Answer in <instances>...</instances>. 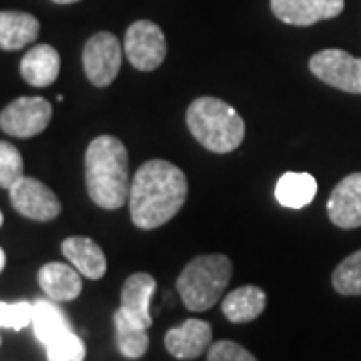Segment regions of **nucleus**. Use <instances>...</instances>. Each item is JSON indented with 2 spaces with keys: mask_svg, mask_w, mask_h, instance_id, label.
<instances>
[{
  "mask_svg": "<svg viewBox=\"0 0 361 361\" xmlns=\"http://www.w3.org/2000/svg\"><path fill=\"white\" fill-rule=\"evenodd\" d=\"M187 195L189 183L177 165L163 159L147 161L130 180V219L139 229H157L179 213Z\"/></svg>",
  "mask_w": 361,
  "mask_h": 361,
  "instance_id": "1",
  "label": "nucleus"
},
{
  "mask_svg": "<svg viewBox=\"0 0 361 361\" xmlns=\"http://www.w3.org/2000/svg\"><path fill=\"white\" fill-rule=\"evenodd\" d=\"M85 179L90 201L106 211L121 209L129 201V153L123 141L101 135L90 141L85 155Z\"/></svg>",
  "mask_w": 361,
  "mask_h": 361,
  "instance_id": "2",
  "label": "nucleus"
},
{
  "mask_svg": "<svg viewBox=\"0 0 361 361\" xmlns=\"http://www.w3.org/2000/svg\"><path fill=\"white\" fill-rule=\"evenodd\" d=\"M187 127L211 153H231L245 139V121L231 104L215 97H199L187 109Z\"/></svg>",
  "mask_w": 361,
  "mask_h": 361,
  "instance_id": "3",
  "label": "nucleus"
},
{
  "mask_svg": "<svg viewBox=\"0 0 361 361\" xmlns=\"http://www.w3.org/2000/svg\"><path fill=\"white\" fill-rule=\"evenodd\" d=\"M231 259L221 253L199 255L187 263L177 279L179 295L189 311H207L219 301L231 281Z\"/></svg>",
  "mask_w": 361,
  "mask_h": 361,
  "instance_id": "4",
  "label": "nucleus"
},
{
  "mask_svg": "<svg viewBox=\"0 0 361 361\" xmlns=\"http://www.w3.org/2000/svg\"><path fill=\"white\" fill-rule=\"evenodd\" d=\"M125 56L137 71L151 73L163 65L167 56V39L161 26L151 20H137L127 28L125 44H123Z\"/></svg>",
  "mask_w": 361,
  "mask_h": 361,
  "instance_id": "5",
  "label": "nucleus"
},
{
  "mask_svg": "<svg viewBox=\"0 0 361 361\" xmlns=\"http://www.w3.org/2000/svg\"><path fill=\"white\" fill-rule=\"evenodd\" d=\"M123 47L113 32H97L92 35L82 51V68L90 85L103 89L109 87L121 71L123 63Z\"/></svg>",
  "mask_w": 361,
  "mask_h": 361,
  "instance_id": "6",
  "label": "nucleus"
},
{
  "mask_svg": "<svg viewBox=\"0 0 361 361\" xmlns=\"http://www.w3.org/2000/svg\"><path fill=\"white\" fill-rule=\"evenodd\" d=\"M52 106L42 97H20L0 113V129L16 139L37 137L51 125Z\"/></svg>",
  "mask_w": 361,
  "mask_h": 361,
  "instance_id": "7",
  "label": "nucleus"
},
{
  "mask_svg": "<svg viewBox=\"0 0 361 361\" xmlns=\"http://www.w3.org/2000/svg\"><path fill=\"white\" fill-rule=\"evenodd\" d=\"M310 71L334 89L361 94V59L349 52L339 49L315 52L310 61Z\"/></svg>",
  "mask_w": 361,
  "mask_h": 361,
  "instance_id": "8",
  "label": "nucleus"
},
{
  "mask_svg": "<svg viewBox=\"0 0 361 361\" xmlns=\"http://www.w3.org/2000/svg\"><path fill=\"white\" fill-rule=\"evenodd\" d=\"M11 203L23 217L52 221L61 215V201L51 189L35 177H23L11 187Z\"/></svg>",
  "mask_w": 361,
  "mask_h": 361,
  "instance_id": "9",
  "label": "nucleus"
},
{
  "mask_svg": "<svg viewBox=\"0 0 361 361\" xmlns=\"http://www.w3.org/2000/svg\"><path fill=\"white\" fill-rule=\"evenodd\" d=\"M345 0H271L273 14L291 26H311L343 13Z\"/></svg>",
  "mask_w": 361,
  "mask_h": 361,
  "instance_id": "10",
  "label": "nucleus"
},
{
  "mask_svg": "<svg viewBox=\"0 0 361 361\" xmlns=\"http://www.w3.org/2000/svg\"><path fill=\"white\" fill-rule=\"evenodd\" d=\"M327 215L339 229L361 227V173H351L337 183L327 201Z\"/></svg>",
  "mask_w": 361,
  "mask_h": 361,
  "instance_id": "11",
  "label": "nucleus"
},
{
  "mask_svg": "<svg viewBox=\"0 0 361 361\" xmlns=\"http://www.w3.org/2000/svg\"><path fill=\"white\" fill-rule=\"evenodd\" d=\"M213 329L203 319H187L177 327L169 329L165 348L177 360H197L211 348Z\"/></svg>",
  "mask_w": 361,
  "mask_h": 361,
  "instance_id": "12",
  "label": "nucleus"
},
{
  "mask_svg": "<svg viewBox=\"0 0 361 361\" xmlns=\"http://www.w3.org/2000/svg\"><path fill=\"white\" fill-rule=\"evenodd\" d=\"M157 281L149 273H135L123 285L121 291V310L145 327L153 325L151 317V299L155 295Z\"/></svg>",
  "mask_w": 361,
  "mask_h": 361,
  "instance_id": "13",
  "label": "nucleus"
},
{
  "mask_svg": "<svg viewBox=\"0 0 361 361\" xmlns=\"http://www.w3.org/2000/svg\"><path fill=\"white\" fill-rule=\"evenodd\" d=\"M61 73V54L51 44H37L20 61V75L30 87H49Z\"/></svg>",
  "mask_w": 361,
  "mask_h": 361,
  "instance_id": "14",
  "label": "nucleus"
},
{
  "mask_svg": "<svg viewBox=\"0 0 361 361\" xmlns=\"http://www.w3.org/2000/svg\"><path fill=\"white\" fill-rule=\"evenodd\" d=\"M40 23L37 16L23 11H0V49L20 51L39 37Z\"/></svg>",
  "mask_w": 361,
  "mask_h": 361,
  "instance_id": "15",
  "label": "nucleus"
},
{
  "mask_svg": "<svg viewBox=\"0 0 361 361\" xmlns=\"http://www.w3.org/2000/svg\"><path fill=\"white\" fill-rule=\"evenodd\" d=\"M63 255L71 265L89 279H101L106 273V257L104 251L89 237H68L63 241Z\"/></svg>",
  "mask_w": 361,
  "mask_h": 361,
  "instance_id": "16",
  "label": "nucleus"
},
{
  "mask_svg": "<svg viewBox=\"0 0 361 361\" xmlns=\"http://www.w3.org/2000/svg\"><path fill=\"white\" fill-rule=\"evenodd\" d=\"M40 289L52 301H73L82 291L80 273L65 263H47L39 271Z\"/></svg>",
  "mask_w": 361,
  "mask_h": 361,
  "instance_id": "17",
  "label": "nucleus"
},
{
  "mask_svg": "<svg viewBox=\"0 0 361 361\" xmlns=\"http://www.w3.org/2000/svg\"><path fill=\"white\" fill-rule=\"evenodd\" d=\"M267 295L257 285H243L223 299V315L231 323H249L265 311Z\"/></svg>",
  "mask_w": 361,
  "mask_h": 361,
  "instance_id": "18",
  "label": "nucleus"
},
{
  "mask_svg": "<svg viewBox=\"0 0 361 361\" xmlns=\"http://www.w3.org/2000/svg\"><path fill=\"white\" fill-rule=\"evenodd\" d=\"M317 180L310 173H285L275 185V199L287 209H303L315 199Z\"/></svg>",
  "mask_w": 361,
  "mask_h": 361,
  "instance_id": "19",
  "label": "nucleus"
},
{
  "mask_svg": "<svg viewBox=\"0 0 361 361\" xmlns=\"http://www.w3.org/2000/svg\"><path fill=\"white\" fill-rule=\"evenodd\" d=\"M32 329L40 343L47 348L56 337L71 331L66 315L52 303V299H39L32 303Z\"/></svg>",
  "mask_w": 361,
  "mask_h": 361,
  "instance_id": "20",
  "label": "nucleus"
},
{
  "mask_svg": "<svg viewBox=\"0 0 361 361\" xmlns=\"http://www.w3.org/2000/svg\"><path fill=\"white\" fill-rule=\"evenodd\" d=\"M149 327L133 319L123 310L115 313V331H116V348L127 360H139L149 349Z\"/></svg>",
  "mask_w": 361,
  "mask_h": 361,
  "instance_id": "21",
  "label": "nucleus"
},
{
  "mask_svg": "<svg viewBox=\"0 0 361 361\" xmlns=\"http://www.w3.org/2000/svg\"><path fill=\"white\" fill-rule=\"evenodd\" d=\"M331 283L339 295H361V249L337 265Z\"/></svg>",
  "mask_w": 361,
  "mask_h": 361,
  "instance_id": "22",
  "label": "nucleus"
},
{
  "mask_svg": "<svg viewBox=\"0 0 361 361\" xmlns=\"http://www.w3.org/2000/svg\"><path fill=\"white\" fill-rule=\"evenodd\" d=\"M25 177V161L13 142L0 141V187L8 189Z\"/></svg>",
  "mask_w": 361,
  "mask_h": 361,
  "instance_id": "23",
  "label": "nucleus"
},
{
  "mask_svg": "<svg viewBox=\"0 0 361 361\" xmlns=\"http://www.w3.org/2000/svg\"><path fill=\"white\" fill-rule=\"evenodd\" d=\"M85 355H87L85 341L73 329L56 337L47 345V360L49 361H85Z\"/></svg>",
  "mask_w": 361,
  "mask_h": 361,
  "instance_id": "24",
  "label": "nucleus"
},
{
  "mask_svg": "<svg viewBox=\"0 0 361 361\" xmlns=\"http://www.w3.org/2000/svg\"><path fill=\"white\" fill-rule=\"evenodd\" d=\"M28 325H32V303L28 301L2 303L0 301V327L18 331Z\"/></svg>",
  "mask_w": 361,
  "mask_h": 361,
  "instance_id": "25",
  "label": "nucleus"
},
{
  "mask_svg": "<svg viewBox=\"0 0 361 361\" xmlns=\"http://www.w3.org/2000/svg\"><path fill=\"white\" fill-rule=\"evenodd\" d=\"M207 361H257V357L251 351H247L243 345L223 339L209 348Z\"/></svg>",
  "mask_w": 361,
  "mask_h": 361,
  "instance_id": "26",
  "label": "nucleus"
},
{
  "mask_svg": "<svg viewBox=\"0 0 361 361\" xmlns=\"http://www.w3.org/2000/svg\"><path fill=\"white\" fill-rule=\"evenodd\" d=\"M4 265H6V255H4V251H2V247H0V271L4 269Z\"/></svg>",
  "mask_w": 361,
  "mask_h": 361,
  "instance_id": "27",
  "label": "nucleus"
},
{
  "mask_svg": "<svg viewBox=\"0 0 361 361\" xmlns=\"http://www.w3.org/2000/svg\"><path fill=\"white\" fill-rule=\"evenodd\" d=\"M52 2H56V4H75L78 0H52Z\"/></svg>",
  "mask_w": 361,
  "mask_h": 361,
  "instance_id": "28",
  "label": "nucleus"
},
{
  "mask_svg": "<svg viewBox=\"0 0 361 361\" xmlns=\"http://www.w3.org/2000/svg\"><path fill=\"white\" fill-rule=\"evenodd\" d=\"M2 221H4V217H2V211H0V227H2Z\"/></svg>",
  "mask_w": 361,
  "mask_h": 361,
  "instance_id": "29",
  "label": "nucleus"
}]
</instances>
